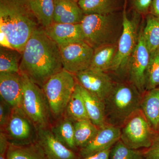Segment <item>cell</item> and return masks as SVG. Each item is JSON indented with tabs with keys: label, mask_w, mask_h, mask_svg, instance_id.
I'll return each mask as SVG.
<instances>
[{
	"label": "cell",
	"mask_w": 159,
	"mask_h": 159,
	"mask_svg": "<svg viewBox=\"0 0 159 159\" xmlns=\"http://www.w3.org/2000/svg\"><path fill=\"white\" fill-rule=\"evenodd\" d=\"M20 66V73L42 88L52 76L63 70L59 46L38 27L26 43Z\"/></svg>",
	"instance_id": "1"
},
{
	"label": "cell",
	"mask_w": 159,
	"mask_h": 159,
	"mask_svg": "<svg viewBox=\"0 0 159 159\" xmlns=\"http://www.w3.org/2000/svg\"><path fill=\"white\" fill-rule=\"evenodd\" d=\"M142 96L130 82L115 83L110 94L103 101L106 124L121 128L140 110Z\"/></svg>",
	"instance_id": "2"
},
{
	"label": "cell",
	"mask_w": 159,
	"mask_h": 159,
	"mask_svg": "<svg viewBox=\"0 0 159 159\" xmlns=\"http://www.w3.org/2000/svg\"><path fill=\"white\" fill-rule=\"evenodd\" d=\"M80 24L84 41L94 50L116 43L122 28V23L118 21L112 13L84 15Z\"/></svg>",
	"instance_id": "3"
},
{
	"label": "cell",
	"mask_w": 159,
	"mask_h": 159,
	"mask_svg": "<svg viewBox=\"0 0 159 159\" xmlns=\"http://www.w3.org/2000/svg\"><path fill=\"white\" fill-rule=\"evenodd\" d=\"M21 75L23 83L21 109L36 130L48 127L51 112L43 89L25 75Z\"/></svg>",
	"instance_id": "4"
},
{
	"label": "cell",
	"mask_w": 159,
	"mask_h": 159,
	"mask_svg": "<svg viewBox=\"0 0 159 159\" xmlns=\"http://www.w3.org/2000/svg\"><path fill=\"white\" fill-rule=\"evenodd\" d=\"M75 75L63 70L52 76L42 87L51 113L62 115L77 84Z\"/></svg>",
	"instance_id": "5"
},
{
	"label": "cell",
	"mask_w": 159,
	"mask_h": 159,
	"mask_svg": "<svg viewBox=\"0 0 159 159\" xmlns=\"http://www.w3.org/2000/svg\"><path fill=\"white\" fill-rule=\"evenodd\" d=\"M156 132L139 110L121 127L120 140L129 148L144 150L150 147Z\"/></svg>",
	"instance_id": "6"
},
{
	"label": "cell",
	"mask_w": 159,
	"mask_h": 159,
	"mask_svg": "<svg viewBox=\"0 0 159 159\" xmlns=\"http://www.w3.org/2000/svg\"><path fill=\"white\" fill-rule=\"evenodd\" d=\"M125 4L122 12V30L118 42V48L111 71L119 72L126 69L129 61L137 45L139 34H137V24L127 16Z\"/></svg>",
	"instance_id": "7"
},
{
	"label": "cell",
	"mask_w": 159,
	"mask_h": 159,
	"mask_svg": "<svg viewBox=\"0 0 159 159\" xmlns=\"http://www.w3.org/2000/svg\"><path fill=\"white\" fill-rule=\"evenodd\" d=\"M59 46L63 70L75 75L89 68L94 50L84 41Z\"/></svg>",
	"instance_id": "8"
},
{
	"label": "cell",
	"mask_w": 159,
	"mask_h": 159,
	"mask_svg": "<svg viewBox=\"0 0 159 159\" xmlns=\"http://www.w3.org/2000/svg\"><path fill=\"white\" fill-rule=\"evenodd\" d=\"M150 53L145 43L143 30L139 32L138 43L131 55L126 67L129 82L133 84L142 95L146 92V75Z\"/></svg>",
	"instance_id": "9"
},
{
	"label": "cell",
	"mask_w": 159,
	"mask_h": 159,
	"mask_svg": "<svg viewBox=\"0 0 159 159\" xmlns=\"http://www.w3.org/2000/svg\"><path fill=\"white\" fill-rule=\"evenodd\" d=\"M77 82L102 101L110 94L115 86L106 72L88 69L75 74Z\"/></svg>",
	"instance_id": "10"
},
{
	"label": "cell",
	"mask_w": 159,
	"mask_h": 159,
	"mask_svg": "<svg viewBox=\"0 0 159 159\" xmlns=\"http://www.w3.org/2000/svg\"><path fill=\"white\" fill-rule=\"evenodd\" d=\"M33 126L34 127L21 109H12L11 116L5 127L9 142L25 144L34 142L35 139L32 138Z\"/></svg>",
	"instance_id": "11"
},
{
	"label": "cell",
	"mask_w": 159,
	"mask_h": 159,
	"mask_svg": "<svg viewBox=\"0 0 159 159\" xmlns=\"http://www.w3.org/2000/svg\"><path fill=\"white\" fill-rule=\"evenodd\" d=\"M35 141L43 150L47 159H78L77 152L64 145L48 127L38 129Z\"/></svg>",
	"instance_id": "12"
},
{
	"label": "cell",
	"mask_w": 159,
	"mask_h": 159,
	"mask_svg": "<svg viewBox=\"0 0 159 159\" xmlns=\"http://www.w3.org/2000/svg\"><path fill=\"white\" fill-rule=\"evenodd\" d=\"M121 128L110 125H104L93 139L78 151L80 158L111 148L120 139Z\"/></svg>",
	"instance_id": "13"
},
{
	"label": "cell",
	"mask_w": 159,
	"mask_h": 159,
	"mask_svg": "<svg viewBox=\"0 0 159 159\" xmlns=\"http://www.w3.org/2000/svg\"><path fill=\"white\" fill-rule=\"evenodd\" d=\"M22 76L20 73H0L1 99L12 109H21Z\"/></svg>",
	"instance_id": "14"
},
{
	"label": "cell",
	"mask_w": 159,
	"mask_h": 159,
	"mask_svg": "<svg viewBox=\"0 0 159 159\" xmlns=\"http://www.w3.org/2000/svg\"><path fill=\"white\" fill-rule=\"evenodd\" d=\"M44 30L46 34L59 46L73 42L84 41L80 24L53 22Z\"/></svg>",
	"instance_id": "15"
},
{
	"label": "cell",
	"mask_w": 159,
	"mask_h": 159,
	"mask_svg": "<svg viewBox=\"0 0 159 159\" xmlns=\"http://www.w3.org/2000/svg\"><path fill=\"white\" fill-rule=\"evenodd\" d=\"M84 16L78 3L74 0H54L53 22L80 24Z\"/></svg>",
	"instance_id": "16"
},
{
	"label": "cell",
	"mask_w": 159,
	"mask_h": 159,
	"mask_svg": "<svg viewBox=\"0 0 159 159\" xmlns=\"http://www.w3.org/2000/svg\"><path fill=\"white\" fill-rule=\"evenodd\" d=\"M142 96L140 110L151 128L159 130V87L146 91Z\"/></svg>",
	"instance_id": "17"
},
{
	"label": "cell",
	"mask_w": 159,
	"mask_h": 159,
	"mask_svg": "<svg viewBox=\"0 0 159 159\" xmlns=\"http://www.w3.org/2000/svg\"><path fill=\"white\" fill-rule=\"evenodd\" d=\"M79 84L89 119L99 128L106 125L104 102Z\"/></svg>",
	"instance_id": "18"
},
{
	"label": "cell",
	"mask_w": 159,
	"mask_h": 159,
	"mask_svg": "<svg viewBox=\"0 0 159 159\" xmlns=\"http://www.w3.org/2000/svg\"><path fill=\"white\" fill-rule=\"evenodd\" d=\"M6 157L7 159H47L35 140L25 144L9 142Z\"/></svg>",
	"instance_id": "19"
},
{
	"label": "cell",
	"mask_w": 159,
	"mask_h": 159,
	"mask_svg": "<svg viewBox=\"0 0 159 159\" xmlns=\"http://www.w3.org/2000/svg\"><path fill=\"white\" fill-rule=\"evenodd\" d=\"M117 48L118 45L116 43L95 49L89 69L104 72L111 70Z\"/></svg>",
	"instance_id": "20"
},
{
	"label": "cell",
	"mask_w": 159,
	"mask_h": 159,
	"mask_svg": "<svg viewBox=\"0 0 159 159\" xmlns=\"http://www.w3.org/2000/svg\"><path fill=\"white\" fill-rule=\"evenodd\" d=\"M29 6L41 27L45 29L53 22L54 0H30Z\"/></svg>",
	"instance_id": "21"
},
{
	"label": "cell",
	"mask_w": 159,
	"mask_h": 159,
	"mask_svg": "<svg viewBox=\"0 0 159 159\" xmlns=\"http://www.w3.org/2000/svg\"><path fill=\"white\" fill-rule=\"evenodd\" d=\"M65 112L66 114V118L73 122L85 119L89 120L84 101L80 90L79 84L77 82Z\"/></svg>",
	"instance_id": "22"
},
{
	"label": "cell",
	"mask_w": 159,
	"mask_h": 159,
	"mask_svg": "<svg viewBox=\"0 0 159 159\" xmlns=\"http://www.w3.org/2000/svg\"><path fill=\"white\" fill-rule=\"evenodd\" d=\"M74 126L75 145L78 151L88 144L99 130L89 119L74 122Z\"/></svg>",
	"instance_id": "23"
},
{
	"label": "cell",
	"mask_w": 159,
	"mask_h": 159,
	"mask_svg": "<svg viewBox=\"0 0 159 159\" xmlns=\"http://www.w3.org/2000/svg\"><path fill=\"white\" fill-rule=\"evenodd\" d=\"M56 138L68 148L78 152L75 145L74 126L73 121L65 118L61 120L51 129Z\"/></svg>",
	"instance_id": "24"
},
{
	"label": "cell",
	"mask_w": 159,
	"mask_h": 159,
	"mask_svg": "<svg viewBox=\"0 0 159 159\" xmlns=\"http://www.w3.org/2000/svg\"><path fill=\"white\" fill-rule=\"evenodd\" d=\"M22 54L15 49L0 48V73H20Z\"/></svg>",
	"instance_id": "25"
},
{
	"label": "cell",
	"mask_w": 159,
	"mask_h": 159,
	"mask_svg": "<svg viewBox=\"0 0 159 159\" xmlns=\"http://www.w3.org/2000/svg\"><path fill=\"white\" fill-rule=\"evenodd\" d=\"M143 35L150 53L159 48V18L152 14L148 15Z\"/></svg>",
	"instance_id": "26"
},
{
	"label": "cell",
	"mask_w": 159,
	"mask_h": 159,
	"mask_svg": "<svg viewBox=\"0 0 159 159\" xmlns=\"http://www.w3.org/2000/svg\"><path fill=\"white\" fill-rule=\"evenodd\" d=\"M78 5L84 15L108 14L114 9V0H81Z\"/></svg>",
	"instance_id": "27"
},
{
	"label": "cell",
	"mask_w": 159,
	"mask_h": 159,
	"mask_svg": "<svg viewBox=\"0 0 159 159\" xmlns=\"http://www.w3.org/2000/svg\"><path fill=\"white\" fill-rule=\"evenodd\" d=\"M159 87V48L150 53L146 75V91Z\"/></svg>",
	"instance_id": "28"
},
{
	"label": "cell",
	"mask_w": 159,
	"mask_h": 159,
	"mask_svg": "<svg viewBox=\"0 0 159 159\" xmlns=\"http://www.w3.org/2000/svg\"><path fill=\"white\" fill-rule=\"evenodd\" d=\"M109 159H144L143 150L129 148L120 139L111 148Z\"/></svg>",
	"instance_id": "29"
},
{
	"label": "cell",
	"mask_w": 159,
	"mask_h": 159,
	"mask_svg": "<svg viewBox=\"0 0 159 159\" xmlns=\"http://www.w3.org/2000/svg\"><path fill=\"white\" fill-rule=\"evenodd\" d=\"M144 159H159V131L156 132L150 147L143 150Z\"/></svg>",
	"instance_id": "30"
},
{
	"label": "cell",
	"mask_w": 159,
	"mask_h": 159,
	"mask_svg": "<svg viewBox=\"0 0 159 159\" xmlns=\"http://www.w3.org/2000/svg\"><path fill=\"white\" fill-rule=\"evenodd\" d=\"M12 108L11 107L1 99L0 102V125L1 129L6 127L11 115Z\"/></svg>",
	"instance_id": "31"
},
{
	"label": "cell",
	"mask_w": 159,
	"mask_h": 159,
	"mask_svg": "<svg viewBox=\"0 0 159 159\" xmlns=\"http://www.w3.org/2000/svg\"><path fill=\"white\" fill-rule=\"evenodd\" d=\"M152 0H133V4L137 11L146 13L150 9Z\"/></svg>",
	"instance_id": "32"
},
{
	"label": "cell",
	"mask_w": 159,
	"mask_h": 159,
	"mask_svg": "<svg viewBox=\"0 0 159 159\" xmlns=\"http://www.w3.org/2000/svg\"><path fill=\"white\" fill-rule=\"evenodd\" d=\"M9 141L6 133L1 129L0 133V155H6L9 146Z\"/></svg>",
	"instance_id": "33"
},
{
	"label": "cell",
	"mask_w": 159,
	"mask_h": 159,
	"mask_svg": "<svg viewBox=\"0 0 159 159\" xmlns=\"http://www.w3.org/2000/svg\"><path fill=\"white\" fill-rule=\"evenodd\" d=\"M111 148L84 157L80 158L78 159H109Z\"/></svg>",
	"instance_id": "34"
},
{
	"label": "cell",
	"mask_w": 159,
	"mask_h": 159,
	"mask_svg": "<svg viewBox=\"0 0 159 159\" xmlns=\"http://www.w3.org/2000/svg\"><path fill=\"white\" fill-rule=\"evenodd\" d=\"M150 8L151 14L159 18V0H152Z\"/></svg>",
	"instance_id": "35"
},
{
	"label": "cell",
	"mask_w": 159,
	"mask_h": 159,
	"mask_svg": "<svg viewBox=\"0 0 159 159\" xmlns=\"http://www.w3.org/2000/svg\"><path fill=\"white\" fill-rule=\"evenodd\" d=\"M0 159H7L6 155H0Z\"/></svg>",
	"instance_id": "36"
},
{
	"label": "cell",
	"mask_w": 159,
	"mask_h": 159,
	"mask_svg": "<svg viewBox=\"0 0 159 159\" xmlns=\"http://www.w3.org/2000/svg\"><path fill=\"white\" fill-rule=\"evenodd\" d=\"M74 1H75L76 2L78 3V2H80V1H81V0H74Z\"/></svg>",
	"instance_id": "37"
},
{
	"label": "cell",
	"mask_w": 159,
	"mask_h": 159,
	"mask_svg": "<svg viewBox=\"0 0 159 159\" xmlns=\"http://www.w3.org/2000/svg\"></svg>",
	"instance_id": "38"
}]
</instances>
